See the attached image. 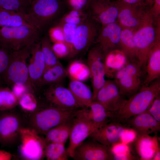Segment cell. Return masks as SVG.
<instances>
[{"mask_svg": "<svg viewBox=\"0 0 160 160\" xmlns=\"http://www.w3.org/2000/svg\"><path fill=\"white\" fill-rule=\"evenodd\" d=\"M65 7L63 0H32L25 18L29 24L44 33L57 23Z\"/></svg>", "mask_w": 160, "mask_h": 160, "instance_id": "obj_1", "label": "cell"}, {"mask_svg": "<svg viewBox=\"0 0 160 160\" xmlns=\"http://www.w3.org/2000/svg\"><path fill=\"white\" fill-rule=\"evenodd\" d=\"M157 79L143 85L129 98L118 111L113 112L111 121L122 124L130 117L146 111L156 97L160 94V81Z\"/></svg>", "mask_w": 160, "mask_h": 160, "instance_id": "obj_2", "label": "cell"}, {"mask_svg": "<svg viewBox=\"0 0 160 160\" xmlns=\"http://www.w3.org/2000/svg\"><path fill=\"white\" fill-rule=\"evenodd\" d=\"M133 31V38L138 52V65H145L148 53L160 36V18H154L149 10L143 23Z\"/></svg>", "mask_w": 160, "mask_h": 160, "instance_id": "obj_3", "label": "cell"}, {"mask_svg": "<svg viewBox=\"0 0 160 160\" xmlns=\"http://www.w3.org/2000/svg\"><path fill=\"white\" fill-rule=\"evenodd\" d=\"M31 46L13 51L8 66L1 79V83L10 88L15 85L25 86L33 92L29 84L27 63Z\"/></svg>", "mask_w": 160, "mask_h": 160, "instance_id": "obj_4", "label": "cell"}, {"mask_svg": "<svg viewBox=\"0 0 160 160\" xmlns=\"http://www.w3.org/2000/svg\"><path fill=\"white\" fill-rule=\"evenodd\" d=\"M41 34L29 24L16 27H0V44L15 51L31 46L40 41Z\"/></svg>", "mask_w": 160, "mask_h": 160, "instance_id": "obj_5", "label": "cell"}, {"mask_svg": "<svg viewBox=\"0 0 160 160\" xmlns=\"http://www.w3.org/2000/svg\"><path fill=\"white\" fill-rule=\"evenodd\" d=\"M75 110L43 107L32 116L31 120L32 127L39 134L44 135L52 128L71 121L74 117Z\"/></svg>", "mask_w": 160, "mask_h": 160, "instance_id": "obj_6", "label": "cell"}, {"mask_svg": "<svg viewBox=\"0 0 160 160\" xmlns=\"http://www.w3.org/2000/svg\"><path fill=\"white\" fill-rule=\"evenodd\" d=\"M40 92L44 105L65 110L73 111L81 108L71 92L61 84L43 87L36 92Z\"/></svg>", "mask_w": 160, "mask_h": 160, "instance_id": "obj_7", "label": "cell"}, {"mask_svg": "<svg viewBox=\"0 0 160 160\" xmlns=\"http://www.w3.org/2000/svg\"><path fill=\"white\" fill-rule=\"evenodd\" d=\"M19 135L21 141L19 153L22 159L27 160L44 159L47 145L44 137L39 136L32 127H21Z\"/></svg>", "mask_w": 160, "mask_h": 160, "instance_id": "obj_8", "label": "cell"}, {"mask_svg": "<svg viewBox=\"0 0 160 160\" xmlns=\"http://www.w3.org/2000/svg\"><path fill=\"white\" fill-rule=\"evenodd\" d=\"M101 26L89 17L77 26L74 41L69 58H73L95 44Z\"/></svg>", "mask_w": 160, "mask_h": 160, "instance_id": "obj_9", "label": "cell"}, {"mask_svg": "<svg viewBox=\"0 0 160 160\" xmlns=\"http://www.w3.org/2000/svg\"><path fill=\"white\" fill-rule=\"evenodd\" d=\"M141 68L137 64L128 62L114 77L121 95L129 98L136 92L141 85Z\"/></svg>", "mask_w": 160, "mask_h": 160, "instance_id": "obj_10", "label": "cell"}, {"mask_svg": "<svg viewBox=\"0 0 160 160\" xmlns=\"http://www.w3.org/2000/svg\"><path fill=\"white\" fill-rule=\"evenodd\" d=\"M117 1L119 13L117 22L122 29L134 31L144 21L149 10L147 5H136Z\"/></svg>", "mask_w": 160, "mask_h": 160, "instance_id": "obj_11", "label": "cell"}, {"mask_svg": "<svg viewBox=\"0 0 160 160\" xmlns=\"http://www.w3.org/2000/svg\"><path fill=\"white\" fill-rule=\"evenodd\" d=\"M88 50L87 57L92 88L93 100L95 99L97 94L105 82V74L103 64L104 56L96 44Z\"/></svg>", "mask_w": 160, "mask_h": 160, "instance_id": "obj_12", "label": "cell"}, {"mask_svg": "<svg viewBox=\"0 0 160 160\" xmlns=\"http://www.w3.org/2000/svg\"><path fill=\"white\" fill-rule=\"evenodd\" d=\"M119 10L116 0H92L87 12L90 17L102 26L117 22Z\"/></svg>", "mask_w": 160, "mask_h": 160, "instance_id": "obj_13", "label": "cell"}, {"mask_svg": "<svg viewBox=\"0 0 160 160\" xmlns=\"http://www.w3.org/2000/svg\"><path fill=\"white\" fill-rule=\"evenodd\" d=\"M113 158L110 147L89 138L76 148L72 159L75 160H111Z\"/></svg>", "mask_w": 160, "mask_h": 160, "instance_id": "obj_14", "label": "cell"}, {"mask_svg": "<svg viewBox=\"0 0 160 160\" xmlns=\"http://www.w3.org/2000/svg\"><path fill=\"white\" fill-rule=\"evenodd\" d=\"M120 93L115 80H106L98 91L94 101L101 104L109 111L114 112L118 111L127 100Z\"/></svg>", "mask_w": 160, "mask_h": 160, "instance_id": "obj_15", "label": "cell"}, {"mask_svg": "<svg viewBox=\"0 0 160 160\" xmlns=\"http://www.w3.org/2000/svg\"><path fill=\"white\" fill-rule=\"evenodd\" d=\"M97 129L92 123L74 117L69 137V144L66 149L68 156L72 158L76 148Z\"/></svg>", "mask_w": 160, "mask_h": 160, "instance_id": "obj_16", "label": "cell"}, {"mask_svg": "<svg viewBox=\"0 0 160 160\" xmlns=\"http://www.w3.org/2000/svg\"><path fill=\"white\" fill-rule=\"evenodd\" d=\"M29 59L28 67L29 82L32 90L35 93L46 69V63L40 41L31 47Z\"/></svg>", "mask_w": 160, "mask_h": 160, "instance_id": "obj_17", "label": "cell"}, {"mask_svg": "<svg viewBox=\"0 0 160 160\" xmlns=\"http://www.w3.org/2000/svg\"><path fill=\"white\" fill-rule=\"evenodd\" d=\"M122 28L117 22L101 26L95 44L100 48L104 56L110 52L120 49Z\"/></svg>", "mask_w": 160, "mask_h": 160, "instance_id": "obj_18", "label": "cell"}, {"mask_svg": "<svg viewBox=\"0 0 160 160\" xmlns=\"http://www.w3.org/2000/svg\"><path fill=\"white\" fill-rule=\"evenodd\" d=\"M113 113L94 101L87 107L75 110L74 117L92 123L97 129L111 121Z\"/></svg>", "mask_w": 160, "mask_h": 160, "instance_id": "obj_19", "label": "cell"}, {"mask_svg": "<svg viewBox=\"0 0 160 160\" xmlns=\"http://www.w3.org/2000/svg\"><path fill=\"white\" fill-rule=\"evenodd\" d=\"M127 127L122 123L111 121L95 130L88 138L109 147L120 141L121 135Z\"/></svg>", "mask_w": 160, "mask_h": 160, "instance_id": "obj_20", "label": "cell"}, {"mask_svg": "<svg viewBox=\"0 0 160 160\" xmlns=\"http://www.w3.org/2000/svg\"><path fill=\"white\" fill-rule=\"evenodd\" d=\"M125 123L134 129L137 135H149L160 130V122L147 111L130 117Z\"/></svg>", "mask_w": 160, "mask_h": 160, "instance_id": "obj_21", "label": "cell"}, {"mask_svg": "<svg viewBox=\"0 0 160 160\" xmlns=\"http://www.w3.org/2000/svg\"><path fill=\"white\" fill-rule=\"evenodd\" d=\"M145 65L146 76L143 85L147 86L160 76V36L149 51Z\"/></svg>", "mask_w": 160, "mask_h": 160, "instance_id": "obj_22", "label": "cell"}, {"mask_svg": "<svg viewBox=\"0 0 160 160\" xmlns=\"http://www.w3.org/2000/svg\"><path fill=\"white\" fill-rule=\"evenodd\" d=\"M20 121L18 117L12 114L4 115L0 118V141L9 143L19 135Z\"/></svg>", "mask_w": 160, "mask_h": 160, "instance_id": "obj_23", "label": "cell"}, {"mask_svg": "<svg viewBox=\"0 0 160 160\" xmlns=\"http://www.w3.org/2000/svg\"><path fill=\"white\" fill-rule=\"evenodd\" d=\"M134 141L136 150L142 160H152L160 150L156 137L137 135Z\"/></svg>", "mask_w": 160, "mask_h": 160, "instance_id": "obj_24", "label": "cell"}, {"mask_svg": "<svg viewBox=\"0 0 160 160\" xmlns=\"http://www.w3.org/2000/svg\"><path fill=\"white\" fill-rule=\"evenodd\" d=\"M128 62L120 49L111 51L104 57L103 64L105 76L108 78L114 77L116 73Z\"/></svg>", "mask_w": 160, "mask_h": 160, "instance_id": "obj_25", "label": "cell"}, {"mask_svg": "<svg viewBox=\"0 0 160 160\" xmlns=\"http://www.w3.org/2000/svg\"><path fill=\"white\" fill-rule=\"evenodd\" d=\"M68 88L81 108L88 107L93 101L92 92L83 81L71 79Z\"/></svg>", "mask_w": 160, "mask_h": 160, "instance_id": "obj_26", "label": "cell"}, {"mask_svg": "<svg viewBox=\"0 0 160 160\" xmlns=\"http://www.w3.org/2000/svg\"><path fill=\"white\" fill-rule=\"evenodd\" d=\"M68 75L67 70L59 62L56 64L45 70L36 92L40 88L45 86L61 84Z\"/></svg>", "mask_w": 160, "mask_h": 160, "instance_id": "obj_27", "label": "cell"}, {"mask_svg": "<svg viewBox=\"0 0 160 160\" xmlns=\"http://www.w3.org/2000/svg\"><path fill=\"white\" fill-rule=\"evenodd\" d=\"M120 49L128 62L138 65V52L134 40L133 30L122 29L120 38Z\"/></svg>", "mask_w": 160, "mask_h": 160, "instance_id": "obj_28", "label": "cell"}, {"mask_svg": "<svg viewBox=\"0 0 160 160\" xmlns=\"http://www.w3.org/2000/svg\"><path fill=\"white\" fill-rule=\"evenodd\" d=\"M72 119L69 121L57 126L49 130L44 135V138L47 144L55 143L65 144L69 138Z\"/></svg>", "mask_w": 160, "mask_h": 160, "instance_id": "obj_29", "label": "cell"}, {"mask_svg": "<svg viewBox=\"0 0 160 160\" xmlns=\"http://www.w3.org/2000/svg\"><path fill=\"white\" fill-rule=\"evenodd\" d=\"M29 24L25 14L0 8V27H16Z\"/></svg>", "mask_w": 160, "mask_h": 160, "instance_id": "obj_30", "label": "cell"}, {"mask_svg": "<svg viewBox=\"0 0 160 160\" xmlns=\"http://www.w3.org/2000/svg\"><path fill=\"white\" fill-rule=\"evenodd\" d=\"M67 71L68 75L71 79L83 81L90 78V71L88 65L79 60L72 61Z\"/></svg>", "mask_w": 160, "mask_h": 160, "instance_id": "obj_31", "label": "cell"}, {"mask_svg": "<svg viewBox=\"0 0 160 160\" xmlns=\"http://www.w3.org/2000/svg\"><path fill=\"white\" fill-rule=\"evenodd\" d=\"M40 41L46 63V70L56 64L60 61L52 50V42L47 32L44 33Z\"/></svg>", "mask_w": 160, "mask_h": 160, "instance_id": "obj_32", "label": "cell"}, {"mask_svg": "<svg viewBox=\"0 0 160 160\" xmlns=\"http://www.w3.org/2000/svg\"><path fill=\"white\" fill-rule=\"evenodd\" d=\"M18 105V99L8 86L0 87V111L12 110Z\"/></svg>", "mask_w": 160, "mask_h": 160, "instance_id": "obj_33", "label": "cell"}, {"mask_svg": "<svg viewBox=\"0 0 160 160\" xmlns=\"http://www.w3.org/2000/svg\"><path fill=\"white\" fill-rule=\"evenodd\" d=\"M89 17L87 11L69 9L64 12L55 25L69 23L78 26Z\"/></svg>", "mask_w": 160, "mask_h": 160, "instance_id": "obj_34", "label": "cell"}, {"mask_svg": "<svg viewBox=\"0 0 160 160\" xmlns=\"http://www.w3.org/2000/svg\"><path fill=\"white\" fill-rule=\"evenodd\" d=\"M45 157L48 160H68V155L65 144L50 143L47 144Z\"/></svg>", "mask_w": 160, "mask_h": 160, "instance_id": "obj_35", "label": "cell"}, {"mask_svg": "<svg viewBox=\"0 0 160 160\" xmlns=\"http://www.w3.org/2000/svg\"><path fill=\"white\" fill-rule=\"evenodd\" d=\"M32 0H0V8L25 14Z\"/></svg>", "mask_w": 160, "mask_h": 160, "instance_id": "obj_36", "label": "cell"}, {"mask_svg": "<svg viewBox=\"0 0 160 160\" xmlns=\"http://www.w3.org/2000/svg\"><path fill=\"white\" fill-rule=\"evenodd\" d=\"M18 105L25 111H35L38 105V100L34 92L28 91L24 93L18 100Z\"/></svg>", "mask_w": 160, "mask_h": 160, "instance_id": "obj_37", "label": "cell"}, {"mask_svg": "<svg viewBox=\"0 0 160 160\" xmlns=\"http://www.w3.org/2000/svg\"><path fill=\"white\" fill-rule=\"evenodd\" d=\"M13 51L0 44V81L9 64Z\"/></svg>", "mask_w": 160, "mask_h": 160, "instance_id": "obj_38", "label": "cell"}, {"mask_svg": "<svg viewBox=\"0 0 160 160\" xmlns=\"http://www.w3.org/2000/svg\"><path fill=\"white\" fill-rule=\"evenodd\" d=\"M57 25L62 27L64 35V42L70 48L71 52L77 25L69 23Z\"/></svg>", "mask_w": 160, "mask_h": 160, "instance_id": "obj_39", "label": "cell"}, {"mask_svg": "<svg viewBox=\"0 0 160 160\" xmlns=\"http://www.w3.org/2000/svg\"><path fill=\"white\" fill-rule=\"evenodd\" d=\"M92 0H63L69 9L88 11Z\"/></svg>", "mask_w": 160, "mask_h": 160, "instance_id": "obj_40", "label": "cell"}, {"mask_svg": "<svg viewBox=\"0 0 160 160\" xmlns=\"http://www.w3.org/2000/svg\"><path fill=\"white\" fill-rule=\"evenodd\" d=\"M52 48L58 59L66 57L68 58L71 54L70 48L64 42L54 43L52 45Z\"/></svg>", "mask_w": 160, "mask_h": 160, "instance_id": "obj_41", "label": "cell"}, {"mask_svg": "<svg viewBox=\"0 0 160 160\" xmlns=\"http://www.w3.org/2000/svg\"><path fill=\"white\" fill-rule=\"evenodd\" d=\"M48 31V33L51 42L54 43L64 42L63 30L61 26L55 25L50 28Z\"/></svg>", "mask_w": 160, "mask_h": 160, "instance_id": "obj_42", "label": "cell"}, {"mask_svg": "<svg viewBox=\"0 0 160 160\" xmlns=\"http://www.w3.org/2000/svg\"><path fill=\"white\" fill-rule=\"evenodd\" d=\"M146 111L157 121L160 122V94L156 97Z\"/></svg>", "mask_w": 160, "mask_h": 160, "instance_id": "obj_43", "label": "cell"}, {"mask_svg": "<svg viewBox=\"0 0 160 160\" xmlns=\"http://www.w3.org/2000/svg\"><path fill=\"white\" fill-rule=\"evenodd\" d=\"M109 147L113 155L125 154L130 153L128 144L120 141L114 143Z\"/></svg>", "mask_w": 160, "mask_h": 160, "instance_id": "obj_44", "label": "cell"}, {"mask_svg": "<svg viewBox=\"0 0 160 160\" xmlns=\"http://www.w3.org/2000/svg\"><path fill=\"white\" fill-rule=\"evenodd\" d=\"M136 132L133 129L127 127L120 138V141L128 144L134 141L137 136Z\"/></svg>", "mask_w": 160, "mask_h": 160, "instance_id": "obj_45", "label": "cell"}, {"mask_svg": "<svg viewBox=\"0 0 160 160\" xmlns=\"http://www.w3.org/2000/svg\"><path fill=\"white\" fill-rule=\"evenodd\" d=\"M149 10L154 18H160V0H151Z\"/></svg>", "mask_w": 160, "mask_h": 160, "instance_id": "obj_46", "label": "cell"}, {"mask_svg": "<svg viewBox=\"0 0 160 160\" xmlns=\"http://www.w3.org/2000/svg\"><path fill=\"white\" fill-rule=\"evenodd\" d=\"M128 4H136L149 5L151 0H116Z\"/></svg>", "mask_w": 160, "mask_h": 160, "instance_id": "obj_47", "label": "cell"}, {"mask_svg": "<svg viewBox=\"0 0 160 160\" xmlns=\"http://www.w3.org/2000/svg\"><path fill=\"white\" fill-rule=\"evenodd\" d=\"M136 159L130 153L125 154L113 155V160H133Z\"/></svg>", "mask_w": 160, "mask_h": 160, "instance_id": "obj_48", "label": "cell"}, {"mask_svg": "<svg viewBox=\"0 0 160 160\" xmlns=\"http://www.w3.org/2000/svg\"><path fill=\"white\" fill-rule=\"evenodd\" d=\"M12 157L10 153L4 150H0V160H10Z\"/></svg>", "mask_w": 160, "mask_h": 160, "instance_id": "obj_49", "label": "cell"}, {"mask_svg": "<svg viewBox=\"0 0 160 160\" xmlns=\"http://www.w3.org/2000/svg\"><path fill=\"white\" fill-rule=\"evenodd\" d=\"M160 150L158 151L156 153L152 160H157L160 159Z\"/></svg>", "mask_w": 160, "mask_h": 160, "instance_id": "obj_50", "label": "cell"}, {"mask_svg": "<svg viewBox=\"0 0 160 160\" xmlns=\"http://www.w3.org/2000/svg\"><path fill=\"white\" fill-rule=\"evenodd\" d=\"M2 83L0 81V87L1 86Z\"/></svg>", "mask_w": 160, "mask_h": 160, "instance_id": "obj_51", "label": "cell"}]
</instances>
